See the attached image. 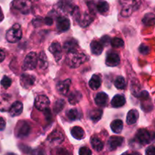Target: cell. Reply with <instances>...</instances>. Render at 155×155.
<instances>
[{"label": "cell", "mask_w": 155, "mask_h": 155, "mask_svg": "<svg viewBox=\"0 0 155 155\" xmlns=\"http://www.w3.org/2000/svg\"><path fill=\"white\" fill-rule=\"evenodd\" d=\"M88 57L83 52H80L77 49L68 51L66 57V63L70 68H76L84 64L87 61Z\"/></svg>", "instance_id": "obj_1"}, {"label": "cell", "mask_w": 155, "mask_h": 155, "mask_svg": "<svg viewBox=\"0 0 155 155\" xmlns=\"http://www.w3.org/2000/svg\"><path fill=\"white\" fill-rule=\"evenodd\" d=\"M120 3L122 5L121 15L127 18L139 8L142 2L141 0H120Z\"/></svg>", "instance_id": "obj_2"}, {"label": "cell", "mask_w": 155, "mask_h": 155, "mask_svg": "<svg viewBox=\"0 0 155 155\" xmlns=\"http://www.w3.org/2000/svg\"><path fill=\"white\" fill-rule=\"evenodd\" d=\"M22 37V30L18 24H15L6 33V39L9 42L15 43L18 42Z\"/></svg>", "instance_id": "obj_3"}, {"label": "cell", "mask_w": 155, "mask_h": 155, "mask_svg": "<svg viewBox=\"0 0 155 155\" xmlns=\"http://www.w3.org/2000/svg\"><path fill=\"white\" fill-rule=\"evenodd\" d=\"M12 8L23 15H27L30 12L32 3L30 0H14Z\"/></svg>", "instance_id": "obj_4"}, {"label": "cell", "mask_w": 155, "mask_h": 155, "mask_svg": "<svg viewBox=\"0 0 155 155\" xmlns=\"http://www.w3.org/2000/svg\"><path fill=\"white\" fill-rule=\"evenodd\" d=\"M136 139L137 142L142 145H148L154 140V133L145 129H140L136 133Z\"/></svg>", "instance_id": "obj_5"}, {"label": "cell", "mask_w": 155, "mask_h": 155, "mask_svg": "<svg viewBox=\"0 0 155 155\" xmlns=\"http://www.w3.org/2000/svg\"><path fill=\"white\" fill-rule=\"evenodd\" d=\"M38 62V56L36 52H30L25 57L23 64V70L24 71H31L36 68Z\"/></svg>", "instance_id": "obj_6"}, {"label": "cell", "mask_w": 155, "mask_h": 155, "mask_svg": "<svg viewBox=\"0 0 155 155\" xmlns=\"http://www.w3.org/2000/svg\"><path fill=\"white\" fill-rule=\"evenodd\" d=\"M30 127L26 121H21L18 123L15 129V135L18 138H25L30 134Z\"/></svg>", "instance_id": "obj_7"}, {"label": "cell", "mask_w": 155, "mask_h": 155, "mask_svg": "<svg viewBox=\"0 0 155 155\" xmlns=\"http://www.w3.org/2000/svg\"><path fill=\"white\" fill-rule=\"evenodd\" d=\"M35 107L39 110H45L50 104L48 98L45 95H39L35 99Z\"/></svg>", "instance_id": "obj_8"}, {"label": "cell", "mask_w": 155, "mask_h": 155, "mask_svg": "<svg viewBox=\"0 0 155 155\" xmlns=\"http://www.w3.org/2000/svg\"><path fill=\"white\" fill-rule=\"evenodd\" d=\"M64 139V137L63 133L58 130H54L52 133H50L47 138V141L52 145H59L63 142Z\"/></svg>", "instance_id": "obj_9"}, {"label": "cell", "mask_w": 155, "mask_h": 155, "mask_svg": "<svg viewBox=\"0 0 155 155\" xmlns=\"http://www.w3.org/2000/svg\"><path fill=\"white\" fill-rule=\"evenodd\" d=\"M12 97L8 94H0V111H6L12 106Z\"/></svg>", "instance_id": "obj_10"}, {"label": "cell", "mask_w": 155, "mask_h": 155, "mask_svg": "<svg viewBox=\"0 0 155 155\" xmlns=\"http://www.w3.org/2000/svg\"><path fill=\"white\" fill-rule=\"evenodd\" d=\"M35 81H36V78L34 76L27 74H22L21 76V79H20L21 86H23L24 89H29L33 86L34 85Z\"/></svg>", "instance_id": "obj_11"}, {"label": "cell", "mask_w": 155, "mask_h": 155, "mask_svg": "<svg viewBox=\"0 0 155 155\" xmlns=\"http://www.w3.org/2000/svg\"><path fill=\"white\" fill-rule=\"evenodd\" d=\"M124 142L123 137L120 136H112L107 142V148L110 151H114L117 148L120 147Z\"/></svg>", "instance_id": "obj_12"}, {"label": "cell", "mask_w": 155, "mask_h": 155, "mask_svg": "<svg viewBox=\"0 0 155 155\" xmlns=\"http://www.w3.org/2000/svg\"><path fill=\"white\" fill-rule=\"evenodd\" d=\"M71 22L68 18L65 17H59L57 19V28L59 32L67 31L70 29Z\"/></svg>", "instance_id": "obj_13"}, {"label": "cell", "mask_w": 155, "mask_h": 155, "mask_svg": "<svg viewBox=\"0 0 155 155\" xmlns=\"http://www.w3.org/2000/svg\"><path fill=\"white\" fill-rule=\"evenodd\" d=\"M71 80L70 79L63 80V81L58 82L57 84V90L60 94L63 95H66L69 92L70 87H71Z\"/></svg>", "instance_id": "obj_14"}, {"label": "cell", "mask_w": 155, "mask_h": 155, "mask_svg": "<svg viewBox=\"0 0 155 155\" xmlns=\"http://www.w3.org/2000/svg\"><path fill=\"white\" fill-rule=\"evenodd\" d=\"M49 51L54 55L56 61H58L62 58V48L58 42H53L49 46Z\"/></svg>", "instance_id": "obj_15"}, {"label": "cell", "mask_w": 155, "mask_h": 155, "mask_svg": "<svg viewBox=\"0 0 155 155\" xmlns=\"http://www.w3.org/2000/svg\"><path fill=\"white\" fill-rule=\"evenodd\" d=\"M120 59L118 54L115 52H109L106 58V64L109 67H116L120 64Z\"/></svg>", "instance_id": "obj_16"}, {"label": "cell", "mask_w": 155, "mask_h": 155, "mask_svg": "<svg viewBox=\"0 0 155 155\" xmlns=\"http://www.w3.org/2000/svg\"><path fill=\"white\" fill-rule=\"evenodd\" d=\"M23 111V104L21 101H15L9 108V114L12 117L19 116Z\"/></svg>", "instance_id": "obj_17"}, {"label": "cell", "mask_w": 155, "mask_h": 155, "mask_svg": "<svg viewBox=\"0 0 155 155\" xmlns=\"http://www.w3.org/2000/svg\"><path fill=\"white\" fill-rule=\"evenodd\" d=\"M107 101H108V96L104 92H99L96 95L95 98V104L100 107H103L107 104Z\"/></svg>", "instance_id": "obj_18"}, {"label": "cell", "mask_w": 155, "mask_h": 155, "mask_svg": "<svg viewBox=\"0 0 155 155\" xmlns=\"http://www.w3.org/2000/svg\"><path fill=\"white\" fill-rule=\"evenodd\" d=\"M90 48L92 54H96V55H99L100 54H101L103 51V49H104L102 43L96 40H94L91 42Z\"/></svg>", "instance_id": "obj_19"}, {"label": "cell", "mask_w": 155, "mask_h": 155, "mask_svg": "<svg viewBox=\"0 0 155 155\" xmlns=\"http://www.w3.org/2000/svg\"><path fill=\"white\" fill-rule=\"evenodd\" d=\"M71 133L73 137L76 139H78V140L84 139L85 136H86L83 129L81 128L80 127H78V126L73 127L71 130Z\"/></svg>", "instance_id": "obj_20"}, {"label": "cell", "mask_w": 155, "mask_h": 155, "mask_svg": "<svg viewBox=\"0 0 155 155\" xmlns=\"http://www.w3.org/2000/svg\"><path fill=\"white\" fill-rule=\"evenodd\" d=\"M81 27H86L89 26L93 21V16L89 13H85L82 17H80L78 19Z\"/></svg>", "instance_id": "obj_21"}, {"label": "cell", "mask_w": 155, "mask_h": 155, "mask_svg": "<svg viewBox=\"0 0 155 155\" xmlns=\"http://www.w3.org/2000/svg\"><path fill=\"white\" fill-rule=\"evenodd\" d=\"M126 103V98L123 95H116L111 100V105L114 107H120Z\"/></svg>", "instance_id": "obj_22"}, {"label": "cell", "mask_w": 155, "mask_h": 155, "mask_svg": "<svg viewBox=\"0 0 155 155\" xmlns=\"http://www.w3.org/2000/svg\"><path fill=\"white\" fill-rule=\"evenodd\" d=\"M139 119V112L135 109L130 110L127 117V123L129 125H133L137 122Z\"/></svg>", "instance_id": "obj_23"}, {"label": "cell", "mask_w": 155, "mask_h": 155, "mask_svg": "<svg viewBox=\"0 0 155 155\" xmlns=\"http://www.w3.org/2000/svg\"><path fill=\"white\" fill-rule=\"evenodd\" d=\"M101 79L100 77V76L97 75V74H95L92 77V78L89 80V87L91 88L93 90H96L98 88L101 86Z\"/></svg>", "instance_id": "obj_24"}, {"label": "cell", "mask_w": 155, "mask_h": 155, "mask_svg": "<svg viewBox=\"0 0 155 155\" xmlns=\"http://www.w3.org/2000/svg\"><path fill=\"white\" fill-rule=\"evenodd\" d=\"M82 99V94L79 91H74L68 96V101L71 104H76L80 102Z\"/></svg>", "instance_id": "obj_25"}, {"label": "cell", "mask_w": 155, "mask_h": 155, "mask_svg": "<svg viewBox=\"0 0 155 155\" xmlns=\"http://www.w3.org/2000/svg\"><path fill=\"white\" fill-rule=\"evenodd\" d=\"M110 128L114 133L119 134L122 132L123 128H124V123L121 120H115L110 124Z\"/></svg>", "instance_id": "obj_26"}, {"label": "cell", "mask_w": 155, "mask_h": 155, "mask_svg": "<svg viewBox=\"0 0 155 155\" xmlns=\"http://www.w3.org/2000/svg\"><path fill=\"white\" fill-rule=\"evenodd\" d=\"M91 145L96 151H102L103 148H104V143L102 142V141L100 140L98 138L95 137V136H92L91 138Z\"/></svg>", "instance_id": "obj_27"}, {"label": "cell", "mask_w": 155, "mask_h": 155, "mask_svg": "<svg viewBox=\"0 0 155 155\" xmlns=\"http://www.w3.org/2000/svg\"><path fill=\"white\" fill-rule=\"evenodd\" d=\"M102 114L103 111L101 109H93V110H92L89 112V118H90L93 122H98V121L101 119V117H102Z\"/></svg>", "instance_id": "obj_28"}, {"label": "cell", "mask_w": 155, "mask_h": 155, "mask_svg": "<svg viewBox=\"0 0 155 155\" xmlns=\"http://www.w3.org/2000/svg\"><path fill=\"white\" fill-rule=\"evenodd\" d=\"M37 63H39V68L42 70H45L48 67V61H47L46 55H45L44 51H42L41 54H39V58H38Z\"/></svg>", "instance_id": "obj_29"}, {"label": "cell", "mask_w": 155, "mask_h": 155, "mask_svg": "<svg viewBox=\"0 0 155 155\" xmlns=\"http://www.w3.org/2000/svg\"><path fill=\"white\" fill-rule=\"evenodd\" d=\"M77 42L75 39H70L65 42L64 45V48L67 51H71L73 50L77 49Z\"/></svg>", "instance_id": "obj_30"}, {"label": "cell", "mask_w": 155, "mask_h": 155, "mask_svg": "<svg viewBox=\"0 0 155 155\" xmlns=\"http://www.w3.org/2000/svg\"><path fill=\"white\" fill-rule=\"evenodd\" d=\"M96 8L99 13L105 14L109 10V4L107 2H99L97 4Z\"/></svg>", "instance_id": "obj_31"}, {"label": "cell", "mask_w": 155, "mask_h": 155, "mask_svg": "<svg viewBox=\"0 0 155 155\" xmlns=\"http://www.w3.org/2000/svg\"><path fill=\"white\" fill-rule=\"evenodd\" d=\"M67 116L68 119L71 121L76 120L80 118V114L77 109H71L67 112Z\"/></svg>", "instance_id": "obj_32"}, {"label": "cell", "mask_w": 155, "mask_h": 155, "mask_svg": "<svg viewBox=\"0 0 155 155\" xmlns=\"http://www.w3.org/2000/svg\"><path fill=\"white\" fill-rule=\"evenodd\" d=\"M142 22L147 26H152L154 24V15L153 13L147 14L142 19Z\"/></svg>", "instance_id": "obj_33"}, {"label": "cell", "mask_w": 155, "mask_h": 155, "mask_svg": "<svg viewBox=\"0 0 155 155\" xmlns=\"http://www.w3.org/2000/svg\"><path fill=\"white\" fill-rule=\"evenodd\" d=\"M64 105H65V102L63 99L57 100V101H55V103H54V108H53L54 113L55 114L60 113V112L63 110Z\"/></svg>", "instance_id": "obj_34"}, {"label": "cell", "mask_w": 155, "mask_h": 155, "mask_svg": "<svg viewBox=\"0 0 155 155\" xmlns=\"http://www.w3.org/2000/svg\"><path fill=\"white\" fill-rule=\"evenodd\" d=\"M59 5H60V8L62 10L66 12H72L73 10H74L73 7L71 6V3L70 2H67L66 0L61 2Z\"/></svg>", "instance_id": "obj_35"}, {"label": "cell", "mask_w": 155, "mask_h": 155, "mask_svg": "<svg viewBox=\"0 0 155 155\" xmlns=\"http://www.w3.org/2000/svg\"><path fill=\"white\" fill-rule=\"evenodd\" d=\"M114 85L117 89H124L126 88V81H125V79L123 77H118L116 79L114 82Z\"/></svg>", "instance_id": "obj_36"}, {"label": "cell", "mask_w": 155, "mask_h": 155, "mask_svg": "<svg viewBox=\"0 0 155 155\" xmlns=\"http://www.w3.org/2000/svg\"><path fill=\"white\" fill-rule=\"evenodd\" d=\"M110 43H111L112 46L114 47V48H120V47H123L124 45V40L118 37L114 38L111 42H110Z\"/></svg>", "instance_id": "obj_37"}, {"label": "cell", "mask_w": 155, "mask_h": 155, "mask_svg": "<svg viewBox=\"0 0 155 155\" xmlns=\"http://www.w3.org/2000/svg\"><path fill=\"white\" fill-rule=\"evenodd\" d=\"M12 80L7 76H4L1 80V85L4 89H8L12 85Z\"/></svg>", "instance_id": "obj_38"}, {"label": "cell", "mask_w": 155, "mask_h": 155, "mask_svg": "<svg viewBox=\"0 0 155 155\" xmlns=\"http://www.w3.org/2000/svg\"><path fill=\"white\" fill-rule=\"evenodd\" d=\"M79 154L80 155H92V151L87 147H83L79 151Z\"/></svg>", "instance_id": "obj_39"}, {"label": "cell", "mask_w": 155, "mask_h": 155, "mask_svg": "<svg viewBox=\"0 0 155 155\" xmlns=\"http://www.w3.org/2000/svg\"><path fill=\"white\" fill-rule=\"evenodd\" d=\"M139 51H140L142 54H148V52H150V48L148 45H145V44H142V45H141L140 48H139Z\"/></svg>", "instance_id": "obj_40"}, {"label": "cell", "mask_w": 155, "mask_h": 155, "mask_svg": "<svg viewBox=\"0 0 155 155\" xmlns=\"http://www.w3.org/2000/svg\"><path fill=\"white\" fill-rule=\"evenodd\" d=\"M146 155H155V148L154 145H151L146 149Z\"/></svg>", "instance_id": "obj_41"}, {"label": "cell", "mask_w": 155, "mask_h": 155, "mask_svg": "<svg viewBox=\"0 0 155 155\" xmlns=\"http://www.w3.org/2000/svg\"><path fill=\"white\" fill-rule=\"evenodd\" d=\"M31 155H45V153L42 149H36L32 152Z\"/></svg>", "instance_id": "obj_42"}, {"label": "cell", "mask_w": 155, "mask_h": 155, "mask_svg": "<svg viewBox=\"0 0 155 155\" xmlns=\"http://www.w3.org/2000/svg\"><path fill=\"white\" fill-rule=\"evenodd\" d=\"M57 155H69V153L66 149L64 148H59L57 151Z\"/></svg>", "instance_id": "obj_43"}, {"label": "cell", "mask_w": 155, "mask_h": 155, "mask_svg": "<svg viewBox=\"0 0 155 155\" xmlns=\"http://www.w3.org/2000/svg\"><path fill=\"white\" fill-rule=\"evenodd\" d=\"M6 123L5 120L3 117H0V130H3L5 128Z\"/></svg>", "instance_id": "obj_44"}, {"label": "cell", "mask_w": 155, "mask_h": 155, "mask_svg": "<svg viewBox=\"0 0 155 155\" xmlns=\"http://www.w3.org/2000/svg\"><path fill=\"white\" fill-rule=\"evenodd\" d=\"M5 58V53L2 49H0V63L2 62Z\"/></svg>", "instance_id": "obj_45"}, {"label": "cell", "mask_w": 155, "mask_h": 155, "mask_svg": "<svg viewBox=\"0 0 155 155\" xmlns=\"http://www.w3.org/2000/svg\"><path fill=\"white\" fill-rule=\"evenodd\" d=\"M52 22H53V21H52V19H51V18H46L45 19V23L46 24H48V25H50V24H52Z\"/></svg>", "instance_id": "obj_46"}, {"label": "cell", "mask_w": 155, "mask_h": 155, "mask_svg": "<svg viewBox=\"0 0 155 155\" xmlns=\"http://www.w3.org/2000/svg\"><path fill=\"white\" fill-rule=\"evenodd\" d=\"M121 155H140V154L138 152H126Z\"/></svg>", "instance_id": "obj_47"}, {"label": "cell", "mask_w": 155, "mask_h": 155, "mask_svg": "<svg viewBox=\"0 0 155 155\" xmlns=\"http://www.w3.org/2000/svg\"><path fill=\"white\" fill-rule=\"evenodd\" d=\"M3 18H4V15H3L1 7H0V22H1V21H2Z\"/></svg>", "instance_id": "obj_48"}, {"label": "cell", "mask_w": 155, "mask_h": 155, "mask_svg": "<svg viewBox=\"0 0 155 155\" xmlns=\"http://www.w3.org/2000/svg\"><path fill=\"white\" fill-rule=\"evenodd\" d=\"M5 155H16V154H13V153H8V154H6Z\"/></svg>", "instance_id": "obj_49"}]
</instances>
